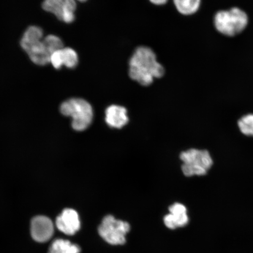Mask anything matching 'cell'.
I'll list each match as a JSON object with an SVG mask.
<instances>
[{"label": "cell", "mask_w": 253, "mask_h": 253, "mask_svg": "<svg viewBox=\"0 0 253 253\" xmlns=\"http://www.w3.org/2000/svg\"><path fill=\"white\" fill-rule=\"evenodd\" d=\"M129 75L132 80L143 86H149L155 78L164 74L163 66L158 62L157 57L150 47H138L129 62Z\"/></svg>", "instance_id": "obj_1"}, {"label": "cell", "mask_w": 253, "mask_h": 253, "mask_svg": "<svg viewBox=\"0 0 253 253\" xmlns=\"http://www.w3.org/2000/svg\"><path fill=\"white\" fill-rule=\"evenodd\" d=\"M43 31L40 27L31 26L25 32L21 46L37 65H45L50 62L51 55L44 42Z\"/></svg>", "instance_id": "obj_2"}, {"label": "cell", "mask_w": 253, "mask_h": 253, "mask_svg": "<svg viewBox=\"0 0 253 253\" xmlns=\"http://www.w3.org/2000/svg\"><path fill=\"white\" fill-rule=\"evenodd\" d=\"M60 110L63 115L71 117L72 126L75 130L84 131L92 122V107L84 99H72L66 101L61 104Z\"/></svg>", "instance_id": "obj_3"}, {"label": "cell", "mask_w": 253, "mask_h": 253, "mask_svg": "<svg viewBox=\"0 0 253 253\" xmlns=\"http://www.w3.org/2000/svg\"><path fill=\"white\" fill-rule=\"evenodd\" d=\"M182 170L186 176L206 175L213 166V161L207 150L190 149L180 155Z\"/></svg>", "instance_id": "obj_4"}, {"label": "cell", "mask_w": 253, "mask_h": 253, "mask_svg": "<svg viewBox=\"0 0 253 253\" xmlns=\"http://www.w3.org/2000/svg\"><path fill=\"white\" fill-rule=\"evenodd\" d=\"M248 24V15L238 8L220 11L214 17V25L217 30L227 36H236L245 29Z\"/></svg>", "instance_id": "obj_5"}, {"label": "cell", "mask_w": 253, "mask_h": 253, "mask_svg": "<svg viewBox=\"0 0 253 253\" xmlns=\"http://www.w3.org/2000/svg\"><path fill=\"white\" fill-rule=\"evenodd\" d=\"M130 230V225L126 221L115 219L112 215L104 217L98 232L102 238L111 245L125 244L126 236Z\"/></svg>", "instance_id": "obj_6"}, {"label": "cell", "mask_w": 253, "mask_h": 253, "mask_svg": "<svg viewBox=\"0 0 253 253\" xmlns=\"http://www.w3.org/2000/svg\"><path fill=\"white\" fill-rule=\"evenodd\" d=\"M42 7L65 23H71L75 20L77 4L74 0H46L43 2Z\"/></svg>", "instance_id": "obj_7"}, {"label": "cell", "mask_w": 253, "mask_h": 253, "mask_svg": "<svg viewBox=\"0 0 253 253\" xmlns=\"http://www.w3.org/2000/svg\"><path fill=\"white\" fill-rule=\"evenodd\" d=\"M54 232V227L51 220L44 216L35 217L31 221V234L34 240L45 243L51 238Z\"/></svg>", "instance_id": "obj_8"}, {"label": "cell", "mask_w": 253, "mask_h": 253, "mask_svg": "<svg viewBox=\"0 0 253 253\" xmlns=\"http://www.w3.org/2000/svg\"><path fill=\"white\" fill-rule=\"evenodd\" d=\"M56 225L65 235H74L81 228V221L76 211L66 209L56 218Z\"/></svg>", "instance_id": "obj_9"}, {"label": "cell", "mask_w": 253, "mask_h": 253, "mask_svg": "<svg viewBox=\"0 0 253 253\" xmlns=\"http://www.w3.org/2000/svg\"><path fill=\"white\" fill-rule=\"evenodd\" d=\"M169 213L164 217V222L168 228L175 229L185 226L188 223L187 210L184 205L175 203L169 208Z\"/></svg>", "instance_id": "obj_10"}, {"label": "cell", "mask_w": 253, "mask_h": 253, "mask_svg": "<svg viewBox=\"0 0 253 253\" xmlns=\"http://www.w3.org/2000/svg\"><path fill=\"white\" fill-rule=\"evenodd\" d=\"M50 62L55 69L61 68L63 65L69 68H74L78 64V57L74 49L63 47L53 53Z\"/></svg>", "instance_id": "obj_11"}, {"label": "cell", "mask_w": 253, "mask_h": 253, "mask_svg": "<svg viewBox=\"0 0 253 253\" xmlns=\"http://www.w3.org/2000/svg\"><path fill=\"white\" fill-rule=\"evenodd\" d=\"M105 120L110 127L122 128L128 123L127 111L125 107L119 105H112L107 107Z\"/></svg>", "instance_id": "obj_12"}, {"label": "cell", "mask_w": 253, "mask_h": 253, "mask_svg": "<svg viewBox=\"0 0 253 253\" xmlns=\"http://www.w3.org/2000/svg\"><path fill=\"white\" fill-rule=\"evenodd\" d=\"M81 248L68 240L57 239L50 246L48 253H80Z\"/></svg>", "instance_id": "obj_13"}, {"label": "cell", "mask_w": 253, "mask_h": 253, "mask_svg": "<svg viewBox=\"0 0 253 253\" xmlns=\"http://www.w3.org/2000/svg\"><path fill=\"white\" fill-rule=\"evenodd\" d=\"M174 4L178 11L183 15L195 13L200 7V0H176Z\"/></svg>", "instance_id": "obj_14"}, {"label": "cell", "mask_w": 253, "mask_h": 253, "mask_svg": "<svg viewBox=\"0 0 253 253\" xmlns=\"http://www.w3.org/2000/svg\"><path fill=\"white\" fill-rule=\"evenodd\" d=\"M238 126L243 134L253 137V115L243 116L239 120Z\"/></svg>", "instance_id": "obj_15"}, {"label": "cell", "mask_w": 253, "mask_h": 253, "mask_svg": "<svg viewBox=\"0 0 253 253\" xmlns=\"http://www.w3.org/2000/svg\"><path fill=\"white\" fill-rule=\"evenodd\" d=\"M43 41L51 56L57 50L63 48L61 40L58 37L53 36V35H49V36L46 37Z\"/></svg>", "instance_id": "obj_16"}, {"label": "cell", "mask_w": 253, "mask_h": 253, "mask_svg": "<svg viewBox=\"0 0 253 253\" xmlns=\"http://www.w3.org/2000/svg\"><path fill=\"white\" fill-rule=\"evenodd\" d=\"M167 1L166 0H156V1H151L153 4L156 5H163L166 4Z\"/></svg>", "instance_id": "obj_17"}]
</instances>
